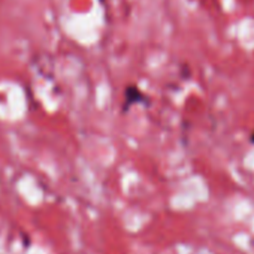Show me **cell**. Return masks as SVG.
<instances>
[{
  "label": "cell",
  "mask_w": 254,
  "mask_h": 254,
  "mask_svg": "<svg viewBox=\"0 0 254 254\" xmlns=\"http://www.w3.org/2000/svg\"><path fill=\"white\" fill-rule=\"evenodd\" d=\"M144 94L139 91L138 87H130V88H127L126 91V106L127 108L129 105H135V103H139V102H144Z\"/></svg>",
  "instance_id": "cell-1"
},
{
  "label": "cell",
  "mask_w": 254,
  "mask_h": 254,
  "mask_svg": "<svg viewBox=\"0 0 254 254\" xmlns=\"http://www.w3.org/2000/svg\"><path fill=\"white\" fill-rule=\"evenodd\" d=\"M250 142L254 145V130H253V133H251V136H250Z\"/></svg>",
  "instance_id": "cell-2"
}]
</instances>
